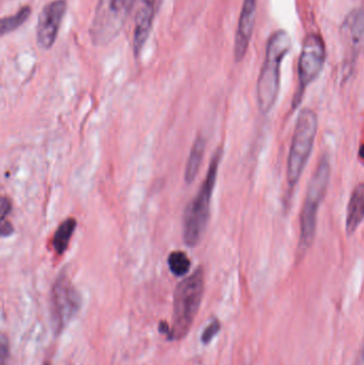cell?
<instances>
[{
	"mask_svg": "<svg viewBox=\"0 0 364 365\" xmlns=\"http://www.w3.org/2000/svg\"><path fill=\"white\" fill-rule=\"evenodd\" d=\"M292 48V40L286 30H276L266 45L264 63L258 81V103L264 115L271 113L277 102L280 90L282 61Z\"/></svg>",
	"mask_w": 364,
	"mask_h": 365,
	"instance_id": "cell-1",
	"label": "cell"
},
{
	"mask_svg": "<svg viewBox=\"0 0 364 365\" xmlns=\"http://www.w3.org/2000/svg\"><path fill=\"white\" fill-rule=\"evenodd\" d=\"M222 155L224 150L219 147L212 158L207 178L199 188L198 193L194 200L188 203L184 212L183 238L186 246L190 248H194L201 242L203 234L207 231L211 212L212 197L217 181Z\"/></svg>",
	"mask_w": 364,
	"mask_h": 365,
	"instance_id": "cell-2",
	"label": "cell"
},
{
	"mask_svg": "<svg viewBox=\"0 0 364 365\" xmlns=\"http://www.w3.org/2000/svg\"><path fill=\"white\" fill-rule=\"evenodd\" d=\"M204 293L202 267L177 284L173 295V319L169 340H182L187 336L200 308Z\"/></svg>",
	"mask_w": 364,
	"mask_h": 365,
	"instance_id": "cell-3",
	"label": "cell"
},
{
	"mask_svg": "<svg viewBox=\"0 0 364 365\" xmlns=\"http://www.w3.org/2000/svg\"><path fill=\"white\" fill-rule=\"evenodd\" d=\"M331 167L327 156H323L309 182L301 216V238L298 255H305L312 245L316 233L318 208L324 200L331 181Z\"/></svg>",
	"mask_w": 364,
	"mask_h": 365,
	"instance_id": "cell-4",
	"label": "cell"
},
{
	"mask_svg": "<svg viewBox=\"0 0 364 365\" xmlns=\"http://www.w3.org/2000/svg\"><path fill=\"white\" fill-rule=\"evenodd\" d=\"M136 0H98L90 25L92 44L105 46L119 36L130 15Z\"/></svg>",
	"mask_w": 364,
	"mask_h": 365,
	"instance_id": "cell-5",
	"label": "cell"
},
{
	"mask_svg": "<svg viewBox=\"0 0 364 365\" xmlns=\"http://www.w3.org/2000/svg\"><path fill=\"white\" fill-rule=\"evenodd\" d=\"M318 125V115L313 110L306 108L299 113L293 134L286 170V178L291 190L301 180L306 165L311 155Z\"/></svg>",
	"mask_w": 364,
	"mask_h": 365,
	"instance_id": "cell-6",
	"label": "cell"
},
{
	"mask_svg": "<svg viewBox=\"0 0 364 365\" xmlns=\"http://www.w3.org/2000/svg\"><path fill=\"white\" fill-rule=\"evenodd\" d=\"M327 51L321 34L311 32L303 38L298 66H297V89L293 98L292 108L301 105L307 88L320 76L326 62Z\"/></svg>",
	"mask_w": 364,
	"mask_h": 365,
	"instance_id": "cell-7",
	"label": "cell"
},
{
	"mask_svg": "<svg viewBox=\"0 0 364 365\" xmlns=\"http://www.w3.org/2000/svg\"><path fill=\"white\" fill-rule=\"evenodd\" d=\"M80 307V294L66 272H62L51 289V326L56 336L61 334L66 325L76 317Z\"/></svg>",
	"mask_w": 364,
	"mask_h": 365,
	"instance_id": "cell-8",
	"label": "cell"
},
{
	"mask_svg": "<svg viewBox=\"0 0 364 365\" xmlns=\"http://www.w3.org/2000/svg\"><path fill=\"white\" fill-rule=\"evenodd\" d=\"M340 36L345 53L343 70L348 74L364 51V9H354L346 15L340 28Z\"/></svg>",
	"mask_w": 364,
	"mask_h": 365,
	"instance_id": "cell-9",
	"label": "cell"
},
{
	"mask_svg": "<svg viewBox=\"0 0 364 365\" xmlns=\"http://www.w3.org/2000/svg\"><path fill=\"white\" fill-rule=\"evenodd\" d=\"M66 10V0H53L41 11L36 30V43L41 49L47 51L55 44Z\"/></svg>",
	"mask_w": 364,
	"mask_h": 365,
	"instance_id": "cell-10",
	"label": "cell"
},
{
	"mask_svg": "<svg viewBox=\"0 0 364 365\" xmlns=\"http://www.w3.org/2000/svg\"><path fill=\"white\" fill-rule=\"evenodd\" d=\"M160 0H136L134 8V34L132 49L136 57L140 55L151 34L154 19Z\"/></svg>",
	"mask_w": 364,
	"mask_h": 365,
	"instance_id": "cell-11",
	"label": "cell"
},
{
	"mask_svg": "<svg viewBox=\"0 0 364 365\" xmlns=\"http://www.w3.org/2000/svg\"><path fill=\"white\" fill-rule=\"evenodd\" d=\"M256 4L258 0H244L235 34L234 58L236 62H241L247 53L256 24Z\"/></svg>",
	"mask_w": 364,
	"mask_h": 365,
	"instance_id": "cell-12",
	"label": "cell"
},
{
	"mask_svg": "<svg viewBox=\"0 0 364 365\" xmlns=\"http://www.w3.org/2000/svg\"><path fill=\"white\" fill-rule=\"evenodd\" d=\"M364 221V182L357 185L348 201L346 232L353 235Z\"/></svg>",
	"mask_w": 364,
	"mask_h": 365,
	"instance_id": "cell-13",
	"label": "cell"
},
{
	"mask_svg": "<svg viewBox=\"0 0 364 365\" xmlns=\"http://www.w3.org/2000/svg\"><path fill=\"white\" fill-rule=\"evenodd\" d=\"M205 151V140L201 135L197 137L190 150L189 158H188L187 165H186L185 175L184 179L188 184H192L196 180L200 170L201 164H202L203 156Z\"/></svg>",
	"mask_w": 364,
	"mask_h": 365,
	"instance_id": "cell-14",
	"label": "cell"
},
{
	"mask_svg": "<svg viewBox=\"0 0 364 365\" xmlns=\"http://www.w3.org/2000/svg\"><path fill=\"white\" fill-rule=\"evenodd\" d=\"M76 227L77 221L74 218L66 219L63 222L60 223L51 242L57 255H62L66 252Z\"/></svg>",
	"mask_w": 364,
	"mask_h": 365,
	"instance_id": "cell-15",
	"label": "cell"
},
{
	"mask_svg": "<svg viewBox=\"0 0 364 365\" xmlns=\"http://www.w3.org/2000/svg\"><path fill=\"white\" fill-rule=\"evenodd\" d=\"M30 15H31V8L29 6H25L19 9L15 14L4 17L1 19V28H0L2 36L11 34L21 27L29 19Z\"/></svg>",
	"mask_w": 364,
	"mask_h": 365,
	"instance_id": "cell-16",
	"label": "cell"
},
{
	"mask_svg": "<svg viewBox=\"0 0 364 365\" xmlns=\"http://www.w3.org/2000/svg\"><path fill=\"white\" fill-rule=\"evenodd\" d=\"M168 266L169 269L175 276L184 277L189 272L192 263H190L189 257L183 251H173L169 255Z\"/></svg>",
	"mask_w": 364,
	"mask_h": 365,
	"instance_id": "cell-17",
	"label": "cell"
},
{
	"mask_svg": "<svg viewBox=\"0 0 364 365\" xmlns=\"http://www.w3.org/2000/svg\"><path fill=\"white\" fill-rule=\"evenodd\" d=\"M220 329H222L220 322L218 321V319L212 321L211 324L205 328L202 336H201V341H202L203 344H209V343H211V341L217 336Z\"/></svg>",
	"mask_w": 364,
	"mask_h": 365,
	"instance_id": "cell-18",
	"label": "cell"
},
{
	"mask_svg": "<svg viewBox=\"0 0 364 365\" xmlns=\"http://www.w3.org/2000/svg\"><path fill=\"white\" fill-rule=\"evenodd\" d=\"M13 232H14V227H13L12 223H11L10 221L6 220V219L1 220V230H0V234H1L2 237H6V236L12 235Z\"/></svg>",
	"mask_w": 364,
	"mask_h": 365,
	"instance_id": "cell-19",
	"label": "cell"
},
{
	"mask_svg": "<svg viewBox=\"0 0 364 365\" xmlns=\"http://www.w3.org/2000/svg\"><path fill=\"white\" fill-rule=\"evenodd\" d=\"M12 210V203L8 197H4L1 202V220L6 219V216L10 214Z\"/></svg>",
	"mask_w": 364,
	"mask_h": 365,
	"instance_id": "cell-20",
	"label": "cell"
},
{
	"mask_svg": "<svg viewBox=\"0 0 364 365\" xmlns=\"http://www.w3.org/2000/svg\"><path fill=\"white\" fill-rule=\"evenodd\" d=\"M160 331L162 332V334L169 336V334H170V326H169L166 322H160Z\"/></svg>",
	"mask_w": 364,
	"mask_h": 365,
	"instance_id": "cell-21",
	"label": "cell"
},
{
	"mask_svg": "<svg viewBox=\"0 0 364 365\" xmlns=\"http://www.w3.org/2000/svg\"><path fill=\"white\" fill-rule=\"evenodd\" d=\"M359 158L364 162V143L360 145V149H359Z\"/></svg>",
	"mask_w": 364,
	"mask_h": 365,
	"instance_id": "cell-22",
	"label": "cell"
},
{
	"mask_svg": "<svg viewBox=\"0 0 364 365\" xmlns=\"http://www.w3.org/2000/svg\"><path fill=\"white\" fill-rule=\"evenodd\" d=\"M361 364H363V365H364V349H363V354H361Z\"/></svg>",
	"mask_w": 364,
	"mask_h": 365,
	"instance_id": "cell-23",
	"label": "cell"
}]
</instances>
